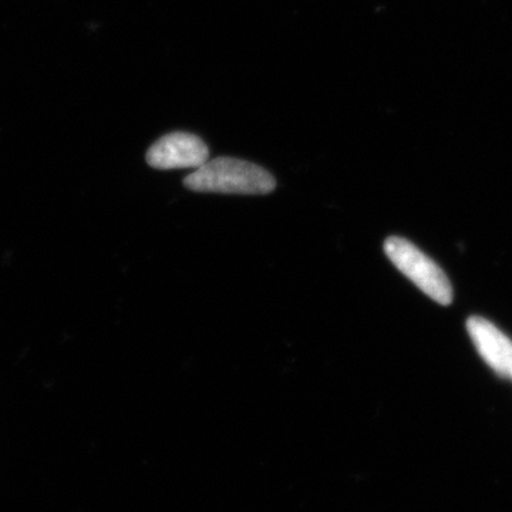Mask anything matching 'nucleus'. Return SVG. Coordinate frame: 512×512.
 Wrapping results in <instances>:
<instances>
[{
	"label": "nucleus",
	"mask_w": 512,
	"mask_h": 512,
	"mask_svg": "<svg viewBox=\"0 0 512 512\" xmlns=\"http://www.w3.org/2000/svg\"><path fill=\"white\" fill-rule=\"evenodd\" d=\"M511 379H512V375H511Z\"/></svg>",
	"instance_id": "nucleus-5"
},
{
	"label": "nucleus",
	"mask_w": 512,
	"mask_h": 512,
	"mask_svg": "<svg viewBox=\"0 0 512 512\" xmlns=\"http://www.w3.org/2000/svg\"><path fill=\"white\" fill-rule=\"evenodd\" d=\"M384 252L392 264L427 296L440 305H450L453 301V288L443 269L414 247L412 242L400 237L387 238Z\"/></svg>",
	"instance_id": "nucleus-2"
},
{
	"label": "nucleus",
	"mask_w": 512,
	"mask_h": 512,
	"mask_svg": "<svg viewBox=\"0 0 512 512\" xmlns=\"http://www.w3.org/2000/svg\"><path fill=\"white\" fill-rule=\"evenodd\" d=\"M184 185L195 192L265 195L275 190L276 180L265 168L249 161L218 157L188 175Z\"/></svg>",
	"instance_id": "nucleus-1"
},
{
	"label": "nucleus",
	"mask_w": 512,
	"mask_h": 512,
	"mask_svg": "<svg viewBox=\"0 0 512 512\" xmlns=\"http://www.w3.org/2000/svg\"><path fill=\"white\" fill-rule=\"evenodd\" d=\"M147 163L157 170L200 168L210 158L207 144L195 134L175 131L156 141L147 151Z\"/></svg>",
	"instance_id": "nucleus-3"
},
{
	"label": "nucleus",
	"mask_w": 512,
	"mask_h": 512,
	"mask_svg": "<svg viewBox=\"0 0 512 512\" xmlns=\"http://www.w3.org/2000/svg\"><path fill=\"white\" fill-rule=\"evenodd\" d=\"M468 333L480 355L500 377L512 375V342L493 323L480 316H471L467 322Z\"/></svg>",
	"instance_id": "nucleus-4"
}]
</instances>
